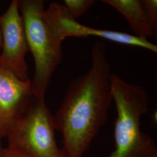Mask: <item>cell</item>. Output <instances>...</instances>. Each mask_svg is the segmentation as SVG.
I'll list each match as a JSON object with an SVG mask.
<instances>
[{
  "label": "cell",
  "mask_w": 157,
  "mask_h": 157,
  "mask_svg": "<svg viewBox=\"0 0 157 157\" xmlns=\"http://www.w3.org/2000/svg\"><path fill=\"white\" fill-rule=\"evenodd\" d=\"M141 5L147 22L155 36L157 32V0H141Z\"/></svg>",
  "instance_id": "30bf717a"
},
{
  "label": "cell",
  "mask_w": 157,
  "mask_h": 157,
  "mask_svg": "<svg viewBox=\"0 0 157 157\" xmlns=\"http://www.w3.org/2000/svg\"><path fill=\"white\" fill-rule=\"evenodd\" d=\"M42 16L51 29L62 41L69 37H98L113 42L144 48L157 53V46L148 40L123 32L93 28L78 22L69 13L64 5L52 2L42 12Z\"/></svg>",
  "instance_id": "8992f818"
},
{
  "label": "cell",
  "mask_w": 157,
  "mask_h": 157,
  "mask_svg": "<svg viewBox=\"0 0 157 157\" xmlns=\"http://www.w3.org/2000/svg\"><path fill=\"white\" fill-rule=\"evenodd\" d=\"M0 157H29L21 152L10 148H2L0 153Z\"/></svg>",
  "instance_id": "8fae6325"
},
{
  "label": "cell",
  "mask_w": 157,
  "mask_h": 157,
  "mask_svg": "<svg viewBox=\"0 0 157 157\" xmlns=\"http://www.w3.org/2000/svg\"><path fill=\"white\" fill-rule=\"evenodd\" d=\"M33 96L30 80L22 81L0 67V143Z\"/></svg>",
  "instance_id": "52a82bcc"
},
{
  "label": "cell",
  "mask_w": 157,
  "mask_h": 157,
  "mask_svg": "<svg viewBox=\"0 0 157 157\" xmlns=\"http://www.w3.org/2000/svg\"><path fill=\"white\" fill-rule=\"evenodd\" d=\"M44 4L43 0H19L29 50L35 65L32 91L34 97L43 98L53 73L62 61V40L42 16Z\"/></svg>",
  "instance_id": "3957f363"
},
{
  "label": "cell",
  "mask_w": 157,
  "mask_h": 157,
  "mask_svg": "<svg viewBox=\"0 0 157 157\" xmlns=\"http://www.w3.org/2000/svg\"><path fill=\"white\" fill-rule=\"evenodd\" d=\"M64 2V6L69 13L76 20L83 15L95 3L94 0H65Z\"/></svg>",
  "instance_id": "9c48e42d"
},
{
  "label": "cell",
  "mask_w": 157,
  "mask_h": 157,
  "mask_svg": "<svg viewBox=\"0 0 157 157\" xmlns=\"http://www.w3.org/2000/svg\"><path fill=\"white\" fill-rule=\"evenodd\" d=\"M152 157H157V155H154V156H153Z\"/></svg>",
  "instance_id": "5bb4252c"
},
{
  "label": "cell",
  "mask_w": 157,
  "mask_h": 157,
  "mask_svg": "<svg viewBox=\"0 0 157 157\" xmlns=\"http://www.w3.org/2000/svg\"><path fill=\"white\" fill-rule=\"evenodd\" d=\"M111 88L117 118L115 123L116 148L108 157H152L157 155V147L151 137L141 130V118L148 109L147 91L142 86L130 84L113 73Z\"/></svg>",
  "instance_id": "7a4b0ae2"
},
{
  "label": "cell",
  "mask_w": 157,
  "mask_h": 157,
  "mask_svg": "<svg viewBox=\"0 0 157 157\" xmlns=\"http://www.w3.org/2000/svg\"><path fill=\"white\" fill-rule=\"evenodd\" d=\"M101 1L116 9L125 17L135 36L146 40L155 36L144 14L140 0H102Z\"/></svg>",
  "instance_id": "ba28073f"
},
{
  "label": "cell",
  "mask_w": 157,
  "mask_h": 157,
  "mask_svg": "<svg viewBox=\"0 0 157 157\" xmlns=\"http://www.w3.org/2000/svg\"><path fill=\"white\" fill-rule=\"evenodd\" d=\"M3 147H2L1 146V143H0V153H1V150H2V148Z\"/></svg>",
  "instance_id": "4fadbf2b"
},
{
  "label": "cell",
  "mask_w": 157,
  "mask_h": 157,
  "mask_svg": "<svg viewBox=\"0 0 157 157\" xmlns=\"http://www.w3.org/2000/svg\"><path fill=\"white\" fill-rule=\"evenodd\" d=\"M2 35H1V33L0 31V48L2 47Z\"/></svg>",
  "instance_id": "7c38bea8"
},
{
  "label": "cell",
  "mask_w": 157,
  "mask_h": 157,
  "mask_svg": "<svg viewBox=\"0 0 157 157\" xmlns=\"http://www.w3.org/2000/svg\"><path fill=\"white\" fill-rule=\"evenodd\" d=\"M92 63L83 75L72 80L54 117L55 128L63 136L68 157H82L105 124L112 100L111 66L105 45L95 41Z\"/></svg>",
  "instance_id": "6da1fadb"
},
{
  "label": "cell",
  "mask_w": 157,
  "mask_h": 157,
  "mask_svg": "<svg viewBox=\"0 0 157 157\" xmlns=\"http://www.w3.org/2000/svg\"><path fill=\"white\" fill-rule=\"evenodd\" d=\"M0 28L2 39L0 67L9 71L22 81L30 80L25 60L29 50L19 0L12 1L6 11L0 15Z\"/></svg>",
  "instance_id": "5b68a950"
},
{
  "label": "cell",
  "mask_w": 157,
  "mask_h": 157,
  "mask_svg": "<svg viewBox=\"0 0 157 157\" xmlns=\"http://www.w3.org/2000/svg\"><path fill=\"white\" fill-rule=\"evenodd\" d=\"M55 130L44 98L33 96L8 129V147L29 157H68L57 146Z\"/></svg>",
  "instance_id": "277c9868"
}]
</instances>
